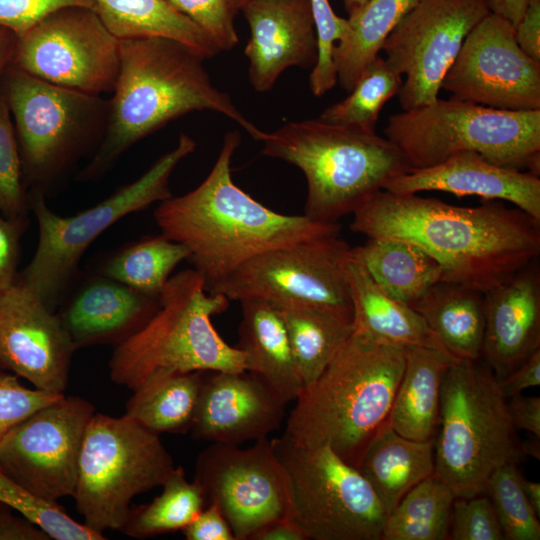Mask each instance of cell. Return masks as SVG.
I'll return each instance as SVG.
<instances>
[{
	"instance_id": "4316f807",
	"label": "cell",
	"mask_w": 540,
	"mask_h": 540,
	"mask_svg": "<svg viewBox=\"0 0 540 540\" xmlns=\"http://www.w3.org/2000/svg\"><path fill=\"white\" fill-rule=\"evenodd\" d=\"M456 360L439 349H405V366L388 417L397 433L418 441L435 439L443 377Z\"/></svg>"
},
{
	"instance_id": "2e32d148",
	"label": "cell",
	"mask_w": 540,
	"mask_h": 540,
	"mask_svg": "<svg viewBox=\"0 0 540 540\" xmlns=\"http://www.w3.org/2000/svg\"><path fill=\"white\" fill-rule=\"evenodd\" d=\"M94 406L63 395L20 421L0 441V469L41 499L73 496Z\"/></svg>"
},
{
	"instance_id": "4dcf8cb0",
	"label": "cell",
	"mask_w": 540,
	"mask_h": 540,
	"mask_svg": "<svg viewBox=\"0 0 540 540\" xmlns=\"http://www.w3.org/2000/svg\"><path fill=\"white\" fill-rule=\"evenodd\" d=\"M96 13L118 39L165 37L196 50L205 59L222 52L197 25L167 0H94Z\"/></svg>"
},
{
	"instance_id": "d6986e66",
	"label": "cell",
	"mask_w": 540,
	"mask_h": 540,
	"mask_svg": "<svg viewBox=\"0 0 540 540\" xmlns=\"http://www.w3.org/2000/svg\"><path fill=\"white\" fill-rule=\"evenodd\" d=\"M76 348L56 311L16 282L0 295V369L64 394Z\"/></svg>"
},
{
	"instance_id": "60d3db41",
	"label": "cell",
	"mask_w": 540,
	"mask_h": 540,
	"mask_svg": "<svg viewBox=\"0 0 540 540\" xmlns=\"http://www.w3.org/2000/svg\"><path fill=\"white\" fill-rule=\"evenodd\" d=\"M30 211L14 123L0 90V212L8 219L29 222Z\"/></svg>"
},
{
	"instance_id": "d590c367",
	"label": "cell",
	"mask_w": 540,
	"mask_h": 540,
	"mask_svg": "<svg viewBox=\"0 0 540 540\" xmlns=\"http://www.w3.org/2000/svg\"><path fill=\"white\" fill-rule=\"evenodd\" d=\"M451 488L434 474L410 489L387 514L381 540H444L449 535Z\"/></svg>"
},
{
	"instance_id": "9c48e42d",
	"label": "cell",
	"mask_w": 540,
	"mask_h": 540,
	"mask_svg": "<svg viewBox=\"0 0 540 540\" xmlns=\"http://www.w3.org/2000/svg\"><path fill=\"white\" fill-rule=\"evenodd\" d=\"M0 90L14 119L26 187L45 195L99 147L109 100L46 82L11 64Z\"/></svg>"
},
{
	"instance_id": "ab89813d",
	"label": "cell",
	"mask_w": 540,
	"mask_h": 540,
	"mask_svg": "<svg viewBox=\"0 0 540 540\" xmlns=\"http://www.w3.org/2000/svg\"><path fill=\"white\" fill-rule=\"evenodd\" d=\"M0 503L39 526L50 539L103 540V534L70 517L57 502L39 498L0 469Z\"/></svg>"
},
{
	"instance_id": "5b68a950",
	"label": "cell",
	"mask_w": 540,
	"mask_h": 540,
	"mask_svg": "<svg viewBox=\"0 0 540 540\" xmlns=\"http://www.w3.org/2000/svg\"><path fill=\"white\" fill-rule=\"evenodd\" d=\"M265 156L298 167L307 182L304 215L337 222L353 214L412 168L402 151L376 131L317 119L289 122L264 132Z\"/></svg>"
},
{
	"instance_id": "cb8c5ba5",
	"label": "cell",
	"mask_w": 540,
	"mask_h": 540,
	"mask_svg": "<svg viewBox=\"0 0 540 540\" xmlns=\"http://www.w3.org/2000/svg\"><path fill=\"white\" fill-rule=\"evenodd\" d=\"M158 306L159 297L100 274L88 279L56 312L77 350L117 346L140 330Z\"/></svg>"
},
{
	"instance_id": "7c38bea8",
	"label": "cell",
	"mask_w": 540,
	"mask_h": 540,
	"mask_svg": "<svg viewBox=\"0 0 540 540\" xmlns=\"http://www.w3.org/2000/svg\"><path fill=\"white\" fill-rule=\"evenodd\" d=\"M287 480V517L308 540H381L387 513L359 472L328 443L272 439Z\"/></svg>"
},
{
	"instance_id": "52a82bcc",
	"label": "cell",
	"mask_w": 540,
	"mask_h": 540,
	"mask_svg": "<svg viewBox=\"0 0 540 540\" xmlns=\"http://www.w3.org/2000/svg\"><path fill=\"white\" fill-rule=\"evenodd\" d=\"M480 360H456L441 385L434 475L456 497L485 494L490 474L523 456L500 382Z\"/></svg>"
},
{
	"instance_id": "6da1fadb",
	"label": "cell",
	"mask_w": 540,
	"mask_h": 540,
	"mask_svg": "<svg viewBox=\"0 0 540 540\" xmlns=\"http://www.w3.org/2000/svg\"><path fill=\"white\" fill-rule=\"evenodd\" d=\"M350 229L409 241L437 261L442 281L483 293L540 255V221L499 202L462 207L383 189L353 213Z\"/></svg>"
},
{
	"instance_id": "db71d44e",
	"label": "cell",
	"mask_w": 540,
	"mask_h": 540,
	"mask_svg": "<svg viewBox=\"0 0 540 540\" xmlns=\"http://www.w3.org/2000/svg\"><path fill=\"white\" fill-rule=\"evenodd\" d=\"M249 540H308V538L288 517H282L259 528Z\"/></svg>"
},
{
	"instance_id": "e0dca14e",
	"label": "cell",
	"mask_w": 540,
	"mask_h": 540,
	"mask_svg": "<svg viewBox=\"0 0 540 540\" xmlns=\"http://www.w3.org/2000/svg\"><path fill=\"white\" fill-rule=\"evenodd\" d=\"M194 480L235 540H249L265 524L287 517L286 475L268 437L247 448L211 443L196 459Z\"/></svg>"
},
{
	"instance_id": "44dd1931",
	"label": "cell",
	"mask_w": 540,
	"mask_h": 540,
	"mask_svg": "<svg viewBox=\"0 0 540 540\" xmlns=\"http://www.w3.org/2000/svg\"><path fill=\"white\" fill-rule=\"evenodd\" d=\"M240 11L250 28L244 53L256 91H269L291 66L314 67L318 46L310 0H249Z\"/></svg>"
},
{
	"instance_id": "8992f818",
	"label": "cell",
	"mask_w": 540,
	"mask_h": 540,
	"mask_svg": "<svg viewBox=\"0 0 540 540\" xmlns=\"http://www.w3.org/2000/svg\"><path fill=\"white\" fill-rule=\"evenodd\" d=\"M229 303L224 295L210 293L195 269L171 276L153 316L114 347L111 380L135 391L149 380L171 374L246 371L243 352L230 346L212 323Z\"/></svg>"
},
{
	"instance_id": "8d00e7d4",
	"label": "cell",
	"mask_w": 540,
	"mask_h": 540,
	"mask_svg": "<svg viewBox=\"0 0 540 540\" xmlns=\"http://www.w3.org/2000/svg\"><path fill=\"white\" fill-rule=\"evenodd\" d=\"M152 502L130 509L123 534L147 539L183 530L201 512L205 498L199 484L188 481L182 467H175Z\"/></svg>"
},
{
	"instance_id": "9f6ffc18",
	"label": "cell",
	"mask_w": 540,
	"mask_h": 540,
	"mask_svg": "<svg viewBox=\"0 0 540 540\" xmlns=\"http://www.w3.org/2000/svg\"><path fill=\"white\" fill-rule=\"evenodd\" d=\"M16 40L14 33L0 27V81L6 68L12 62Z\"/></svg>"
},
{
	"instance_id": "d6a6232c",
	"label": "cell",
	"mask_w": 540,
	"mask_h": 540,
	"mask_svg": "<svg viewBox=\"0 0 540 540\" xmlns=\"http://www.w3.org/2000/svg\"><path fill=\"white\" fill-rule=\"evenodd\" d=\"M278 308L304 387L318 378L354 332L353 319L318 306Z\"/></svg>"
},
{
	"instance_id": "f907efd6",
	"label": "cell",
	"mask_w": 540,
	"mask_h": 540,
	"mask_svg": "<svg viewBox=\"0 0 540 540\" xmlns=\"http://www.w3.org/2000/svg\"><path fill=\"white\" fill-rule=\"evenodd\" d=\"M507 409L516 429L540 437V397L514 395L507 399Z\"/></svg>"
},
{
	"instance_id": "ffe728a7",
	"label": "cell",
	"mask_w": 540,
	"mask_h": 540,
	"mask_svg": "<svg viewBox=\"0 0 540 540\" xmlns=\"http://www.w3.org/2000/svg\"><path fill=\"white\" fill-rule=\"evenodd\" d=\"M203 376L190 429L197 440L241 445L268 437L285 419L286 403L248 371H210Z\"/></svg>"
},
{
	"instance_id": "603a6c76",
	"label": "cell",
	"mask_w": 540,
	"mask_h": 540,
	"mask_svg": "<svg viewBox=\"0 0 540 540\" xmlns=\"http://www.w3.org/2000/svg\"><path fill=\"white\" fill-rule=\"evenodd\" d=\"M384 190L400 194L441 191L486 201L504 200L540 221L539 175L494 164L470 151L431 167L411 169L390 181Z\"/></svg>"
},
{
	"instance_id": "7bdbcfd3",
	"label": "cell",
	"mask_w": 540,
	"mask_h": 540,
	"mask_svg": "<svg viewBox=\"0 0 540 540\" xmlns=\"http://www.w3.org/2000/svg\"><path fill=\"white\" fill-rule=\"evenodd\" d=\"M205 32L220 48L230 50L238 43L234 19L239 8L235 0H167Z\"/></svg>"
},
{
	"instance_id": "8fae6325",
	"label": "cell",
	"mask_w": 540,
	"mask_h": 540,
	"mask_svg": "<svg viewBox=\"0 0 540 540\" xmlns=\"http://www.w3.org/2000/svg\"><path fill=\"white\" fill-rule=\"evenodd\" d=\"M174 469L158 434L126 414L94 413L80 452L76 508L91 530L120 531L132 499L161 486Z\"/></svg>"
},
{
	"instance_id": "277c9868",
	"label": "cell",
	"mask_w": 540,
	"mask_h": 540,
	"mask_svg": "<svg viewBox=\"0 0 540 540\" xmlns=\"http://www.w3.org/2000/svg\"><path fill=\"white\" fill-rule=\"evenodd\" d=\"M404 366L405 348L354 329L318 378L302 388L284 434L302 446L328 443L357 468L388 420Z\"/></svg>"
},
{
	"instance_id": "f5cc1de1",
	"label": "cell",
	"mask_w": 540,
	"mask_h": 540,
	"mask_svg": "<svg viewBox=\"0 0 540 540\" xmlns=\"http://www.w3.org/2000/svg\"><path fill=\"white\" fill-rule=\"evenodd\" d=\"M50 537L28 519L14 516L10 508L0 512V540H49Z\"/></svg>"
},
{
	"instance_id": "7402d4cb",
	"label": "cell",
	"mask_w": 540,
	"mask_h": 540,
	"mask_svg": "<svg viewBox=\"0 0 540 540\" xmlns=\"http://www.w3.org/2000/svg\"><path fill=\"white\" fill-rule=\"evenodd\" d=\"M482 357L499 382L540 349L538 260L484 293Z\"/></svg>"
},
{
	"instance_id": "11a10c76",
	"label": "cell",
	"mask_w": 540,
	"mask_h": 540,
	"mask_svg": "<svg viewBox=\"0 0 540 540\" xmlns=\"http://www.w3.org/2000/svg\"><path fill=\"white\" fill-rule=\"evenodd\" d=\"M490 11L509 20L514 26L519 22L526 0H486Z\"/></svg>"
},
{
	"instance_id": "680465c9",
	"label": "cell",
	"mask_w": 540,
	"mask_h": 540,
	"mask_svg": "<svg viewBox=\"0 0 540 540\" xmlns=\"http://www.w3.org/2000/svg\"><path fill=\"white\" fill-rule=\"evenodd\" d=\"M522 455L531 456L537 460L540 459V437L532 435L529 440L521 442Z\"/></svg>"
},
{
	"instance_id": "7a4b0ae2",
	"label": "cell",
	"mask_w": 540,
	"mask_h": 540,
	"mask_svg": "<svg viewBox=\"0 0 540 540\" xmlns=\"http://www.w3.org/2000/svg\"><path fill=\"white\" fill-rule=\"evenodd\" d=\"M240 133H226L208 176L190 192L159 203L154 218L162 234L189 250L188 260L207 289L250 259L299 242L339 235L337 222L273 211L238 187L231 161Z\"/></svg>"
},
{
	"instance_id": "6125c7cd",
	"label": "cell",
	"mask_w": 540,
	"mask_h": 540,
	"mask_svg": "<svg viewBox=\"0 0 540 540\" xmlns=\"http://www.w3.org/2000/svg\"><path fill=\"white\" fill-rule=\"evenodd\" d=\"M6 507H7V506H5V505H3V504L0 503V512H1L4 508H6Z\"/></svg>"
},
{
	"instance_id": "ba28073f",
	"label": "cell",
	"mask_w": 540,
	"mask_h": 540,
	"mask_svg": "<svg viewBox=\"0 0 540 540\" xmlns=\"http://www.w3.org/2000/svg\"><path fill=\"white\" fill-rule=\"evenodd\" d=\"M384 134L412 169L470 151L500 166L540 174V110H500L438 97L391 115Z\"/></svg>"
},
{
	"instance_id": "b9f144b4",
	"label": "cell",
	"mask_w": 540,
	"mask_h": 540,
	"mask_svg": "<svg viewBox=\"0 0 540 540\" xmlns=\"http://www.w3.org/2000/svg\"><path fill=\"white\" fill-rule=\"evenodd\" d=\"M315 24L318 56L311 69L309 86L316 97H321L337 84L333 61L335 45L347 32V19L333 11L328 0H310Z\"/></svg>"
},
{
	"instance_id": "4fadbf2b",
	"label": "cell",
	"mask_w": 540,
	"mask_h": 540,
	"mask_svg": "<svg viewBox=\"0 0 540 540\" xmlns=\"http://www.w3.org/2000/svg\"><path fill=\"white\" fill-rule=\"evenodd\" d=\"M351 248L340 234L277 248L245 262L208 291L237 302L318 306L353 319L346 272Z\"/></svg>"
},
{
	"instance_id": "f35d334b",
	"label": "cell",
	"mask_w": 540,
	"mask_h": 540,
	"mask_svg": "<svg viewBox=\"0 0 540 540\" xmlns=\"http://www.w3.org/2000/svg\"><path fill=\"white\" fill-rule=\"evenodd\" d=\"M517 463L495 469L485 484L506 540H539L540 523L522 486Z\"/></svg>"
},
{
	"instance_id": "3957f363",
	"label": "cell",
	"mask_w": 540,
	"mask_h": 540,
	"mask_svg": "<svg viewBox=\"0 0 540 540\" xmlns=\"http://www.w3.org/2000/svg\"><path fill=\"white\" fill-rule=\"evenodd\" d=\"M119 43L120 66L105 132L79 180L99 178L135 143L192 111L223 114L260 140L264 131L214 86L203 66L205 58L196 50L165 37L119 39Z\"/></svg>"
},
{
	"instance_id": "91938a15",
	"label": "cell",
	"mask_w": 540,
	"mask_h": 540,
	"mask_svg": "<svg viewBox=\"0 0 540 540\" xmlns=\"http://www.w3.org/2000/svg\"><path fill=\"white\" fill-rule=\"evenodd\" d=\"M343 5L348 13L351 15L357 11L367 0H342Z\"/></svg>"
},
{
	"instance_id": "f1b7e54d",
	"label": "cell",
	"mask_w": 540,
	"mask_h": 540,
	"mask_svg": "<svg viewBox=\"0 0 540 540\" xmlns=\"http://www.w3.org/2000/svg\"><path fill=\"white\" fill-rule=\"evenodd\" d=\"M411 307L451 356L473 361L481 359L485 330L483 292L441 281Z\"/></svg>"
},
{
	"instance_id": "484cf974",
	"label": "cell",
	"mask_w": 540,
	"mask_h": 540,
	"mask_svg": "<svg viewBox=\"0 0 540 540\" xmlns=\"http://www.w3.org/2000/svg\"><path fill=\"white\" fill-rule=\"evenodd\" d=\"M241 304L238 347L246 371L272 387L286 402L295 401L303 388L280 309L267 301L248 299Z\"/></svg>"
},
{
	"instance_id": "ac0fdd59",
	"label": "cell",
	"mask_w": 540,
	"mask_h": 540,
	"mask_svg": "<svg viewBox=\"0 0 540 540\" xmlns=\"http://www.w3.org/2000/svg\"><path fill=\"white\" fill-rule=\"evenodd\" d=\"M442 89L495 109L540 110V62L520 48L515 26L490 12L467 35Z\"/></svg>"
},
{
	"instance_id": "9a60e30c",
	"label": "cell",
	"mask_w": 540,
	"mask_h": 540,
	"mask_svg": "<svg viewBox=\"0 0 540 540\" xmlns=\"http://www.w3.org/2000/svg\"><path fill=\"white\" fill-rule=\"evenodd\" d=\"M486 0H422L394 28L382 50L402 77V110L439 97L444 77L471 30L490 13Z\"/></svg>"
},
{
	"instance_id": "7dc6e473",
	"label": "cell",
	"mask_w": 540,
	"mask_h": 540,
	"mask_svg": "<svg viewBox=\"0 0 540 540\" xmlns=\"http://www.w3.org/2000/svg\"><path fill=\"white\" fill-rule=\"evenodd\" d=\"M27 221L11 220L0 212V295L17 280L21 235Z\"/></svg>"
},
{
	"instance_id": "30bf717a",
	"label": "cell",
	"mask_w": 540,
	"mask_h": 540,
	"mask_svg": "<svg viewBox=\"0 0 540 540\" xmlns=\"http://www.w3.org/2000/svg\"><path fill=\"white\" fill-rule=\"evenodd\" d=\"M195 148V141L181 134L177 145L137 180L75 215H59L48 207L42 192L31 191L30 207L38 224V243L17 280L56 311L90 244L120 219L170 198V176Z\"/></svg>"
},
{
	"instance_id": "681fc988",
	"label": "cell",
	"mask_w": 540,
	"mask_h": 540,
	"mask_svg": "<svg viewBox=\"0 0 540 540\" xmlns=\"http://www.w3.org/2000/svg\"><path fill=\"white\" fill-rule=\"evenodd\" d=\"M515 37L520 48L540 62V0H526L525 10L515 25Z\"/></svg>"
},
{
	"instance_id": "f6af8a7d",
	"label": "cell",
	"mask_w": 540,
	"mask_h": 540,
	"mask_svg": "<svg viewBox=\"0 0 540 540\" xmlns=\"http://www.w3.org/2000/svg\"><path fill=\"white\" fill-rule=\"evenodd\" d=\"M63 395L28 388L15 374L0 370V441L20 421Z\"/></svg>"
},
{
	"instance_id": "bcb514c9",
	"label": "cell",
	"mask_w": 540,
	"mask_h": 540,
	"mask_svg": "<svg viewBox=\"0 0 540 540\" xmlns=\"http://www.w3.org/2000/svg\"><path fill=\"white\" fill-rule=\"evenodd\" d=\"M65 7H84L96 12L94 0H0V27L18 37L45 16Z\"/></svg>"
},
{
	"instance_id": "c3c4849f",
	"label": "cell",
	"mask_w": 540,
	"mask_h": 540,
	"mask_svg": "<svg viewBox=\"0 0 540 540\" xmlns=\"http://www.w3.org/2000/svg\"><path fill=\"white\" fill-rule=\"evenodd\" d=\"M182 531L187 540H235L229 523L214 504H207Z\"/></svg>"
},
{
	"instance_id": "1f68e13d",
	"label": "cell",
	"mask_w": 540,
	"mask_h": 540,
	"mask_svg": "<svg viewBox=\"0 0 540 540\" xmlns=\"http://www.w3.org/2000/svg\"><path fill=\"white\" fill-rule=\"evenodd\" d=\"M422 0H367L348 15L347 32L335 45L337 82L349 92L364 69L379 55L399 22Z\"/></svg>"
},
{
	"instance_id": "836d02e7",
	"label": "cell",
	"mask_w": 540,
	"mask_h": 540,
	"mask_svg": "<svg viewBox=\"0 0 540 540\" xmlns=\"http://www.w3.org/2000/svg\"><path fill=\"white\" fill-rule=\"evenodd\" d=\"M202 379V371H195L149 380L133 391L125 414L158 435L186 433L193 423Z\"/></svg>"
},
{
	"instance_id": "f546056e",
	"label": "cell",
	"mask_w": 540,
	"mask_h": 540,
	"mask_svg": "<svg viewBox=\"0 0 540 540\" xmlns=\"http://www.w3.org/2000/svg\"><path fill=\"white\" fill-rule=\"evenodd\" d=\"M372 280L388 295L411 306L434 284L442 268L419 246L397 238H368L352 248Z\"/></svg>"
},
{
	"instance_id": "816d5d0a",
	"label": "cell",
	"mask_w": 540,
	"mask_h": 540,
	"mask_svg": "<svg viewBox=\"0 0 540 540\" xmlns=\"http://www.w3.org/2000/svg\"><path fill=\"white\" fill-rule=\"evenodd\" d=\"M502 391L508 399L523 390L540 385V349L531 354L506 379L500 382Z\"/></svg>"
},
{
	"instance_id": "d4e9b609",
	"label": "cell",
	"mask_w": 540,
	"mask_h": 540,
	"mask_svg": "<svg viewBox=\"0 0 540 540\" xmlns=\"http://www.w3.org/2000/svg\"><path fill=\"white\" fill-rule=\"evenodd\" d=\"M346 272L355 330L405 349L426 347L445 351L417 311L385 293L372 280L352 248Z\"/></svg>"
},
{
	"instance_id": "94428289",
	"label": "cell",
	"mask_w": 540,
	"mask_h": 540,
	"mask_svg": "<svg viewBox=\"0 0 540 540\" xmlns=\"http://www.w3.org/2000/svg\"><path fill=\"white\" fill-rule=\"evenodd\" d=\"M236 1V4L239 8V10L241 9V7L246 3L248 2L249 0H235Z\"/></svg>"
},
{
	"instance_id": "5bb4252c",
	"label": "cell",
	"mask_w": 540,
	"mask_h": 540,
	"mask_svg": "<svg viewBox=\"0 0 540 540\" xmlns=\"http://www.w3.org/2000/svg\"><path fill=\"white\" fill-rule=\"evenodd\" d=\"M11 65L46 82L100 95L114 89L120 43L94 10L65 7L17 37Z\"/></svg>"
},
{
	"instance_id": "6f0895ef",
	"label": "cell",
	"mask_w": 540,
	"mask_h": 540,
	"mask_svg": "<svg viewBox=\"0 0 540 540\" xmlns=\"http://www.w3.org/2000/svg\"><path fill=\"white\" fill-rule=\"evenodd\" d=\"M524 493L537 516L540 515V484L523 478Z\"/></svg>"
},
{
	"instance_id": "83f0119b",
	"label": "cell",
	"mask_w": 540,
	"mask_h": 540,
	"mask_svg": "<svg viewBox=\"0 0 540 540\" xmlns=\"http://www.w3.org/2000/svg\"><path fill=\"white\" fill-rule=\"evenodd\" d=\"M357 469L388 514L410 489L434 474L435 439L406 438L387 420L367 445Z\"/></svg>"
},
{
	"instance_id": "ee69618b",
	"label": "cell",
	"mask_w": 540,
	"mask_h": 540,
	"mask_svg": "<svg viewBox=\"0 0 540 540\" xmlns=\"http://www.w3.org/2000/svg\"><path fill=\"white\" fill-rule=\"evenodd\" d=\"M448 536L453 540H503L504 535L490 498L485 494L456 497Z\"/></svg>"
},
{
	"instance_id": "e575fe53",
	"label": "cell",
	"mask_w": 540,
	"mask_h": 540,
	"mask_svg": "<svg viewBox=\"0 0 540 540\" xmlns=\"http://www.w3.org/2000/svg\"><path fill=\"white\" fill-rule=\"evenodd\" d=\"M189 250L164 234L135 241L109 256L100 274L148 296L159 297Z\"/></svg>"
},
{
	"instance_id": "74e56055",
	"label": "cell",
	"mask_w": 540,
	"mask_h": 540,
	"mask_svg": "<svg viewBox=\"0 0 540 540\" xmlns=\"http://www.w3.org/2000/svg\"><path fill=\"white\" fill-rule=\"evenodd\" d=\"M402 82L403 77L378 55L361 73L349 95L327 107L318 119L375 131L382 108L398 93Z\"/></svg>"
}]
</instances>
